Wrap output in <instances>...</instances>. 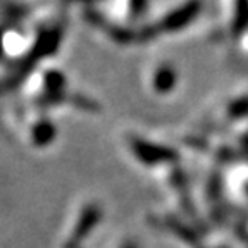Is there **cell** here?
Masks as SVG:
<instances>
[{
    "label": "cell",
    "instance_id": "3",
    "mask_svg": "<svg viewBox=\"0 0 248 248\" xmlns=\"http://www.w3.org/2000/svg\"><path fill=\"white\" fill-rule=\"evenodd\" d=\"M176 74L170 67H160V71L155 74V83H157V88L160 90H170L174 86Z\"/></svg>",
    "mask_w": 248,
    "mask_h": 248
},
{
    "label": "cell",
    "instance_id": "2",
    "mask_svg": "<svg viewBox=\"0 0 248 248\" xmlns=\"http://www.w3.org/2000/svg\"><path fill=\"white\" fill-rule=\"evenodd\" d=\"M247 24H248V0H238L236 16L232 19V31L236 35H240V33L245 31Z\"/></svg>",
    "mask_w": 248,
    "mask_h": 248
},
{
    "label": "cell",
    "instance_id": "1",
    "mask_svg": "<svg viewBox=\"0 0 248 248\" xmlns=\"http://www.w3.org/2000/svg\"><path fill=\"white\" fill-rule=\"evenodd\" d=\"M198 11H200V2L198 0H191L188 4H185L181 9L174 11L172 14H169L166 17V21L162 23V30L167 31H174V30H181L183 26H186L188 23L197 17Z\"/></svg>",
    "mask_w": 248,
    "mask_h": 248
}]
</instances>
